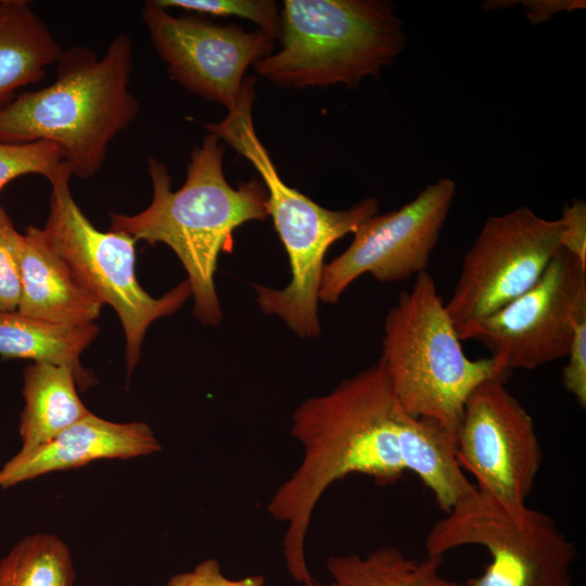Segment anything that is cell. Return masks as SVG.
I'll use <instances>...</instances> for the list:
<instances>
[{
	"label": "cell",
	"instance_id": "1",
	"mask_svg": "<svg viewBox=\"0 0 586 586\" xmlns=\"http://www.w3.org/2000/svg\"><path fill=\"white\" fill-rule=\"evenodd\" d=\"M291 434L303 457L272 494L267 511L285 524L283 558L297 583L314 578L305 545L316 506L347 475H368L386 486L410 472L444 513L474 488L457 461L455 440L435 423L409 415L378 362L329 393L303 400L292 415Z\"/></svg>",
	"mask_w": 586,
	"mask_h": 586
},
{
	"label": "cell",
	"instance_id": "2",
	"mask_svg": "<svg viewBox=\"0 0 586 586\" xmlns=\"http://www.w3.org/2000/svg\"><path fill=\"white\" fill-rule=\"evenodd\" d=\"M220 141L208 132L191 151L186 181L176 191L166 164L150 157V205L133 215L110 213L111 230L136 241L164 243L174 251L188 275L193 315L206 327L217 326L222 318L214 279L219 254L231 251L238 227L269 217L262 181L228 183Z\"/></svg>",
	"mask_w": 586,
	"mask_h": 586
},
{
	"label": "cell",
	"instance_id": "3",
	"mask_svg": "<svg viewBox=\"0 0 586 586\" xmlns=\"http://www.w3.org/2000/svg\"><path fill=\"white\" fill-rule=\"evenodd\" d=\"M56 65L50 85L0 109V142L55 143L72 176L88 179L101 170L112 140L138 115L129 88L131 38L118 34L101 58L87 47H69Z\"/></svg>",
	"mask_w": 586,
	"mask_h": 586
},
{
	"label": "cell",
	"instance_id": "4",
	"mask_svg": "<svg viewBox=\"0 0 586 586\" xmlns=\"http://www.w3.org/2000/svg\"><path fill=\"white\" fill-rule=\"evenodd\" d=\"M255 78L244 80L243 94L227 117L205 129L231 145L259 174L267 191L268 213L289 257L291 281L283 289L253 284L256 303L266 315L281 318L302 339L321 333L318 293L324 256L329 247L379 213V202L367 198L347 209L332 211L315 203L297 189L288 186L257 137L252 106Z\"/></svg>",
	"mask_w": 586,
	"mask_h": 586
},
{
	"label": "cell",
	"instance_id": "5",
	"mask_svg": "<svg viewBox=\"0 0 586 586\" xmlns=\"http://www.w3.org/2000/svg\"><path fill=\"white\" fill-rule=\"evenodd\" d=\"M378 364L403 408L435 423L455 441L471 392L487 379H502L489 357L466 356L426 270L388 310Z\"/></svg>",
	"mask_w": 586,
	"mask_h": 586
},
{
	"label": "cell",
	"instance_id": "6",
	"mask_svg": "<svg viewBox=\"0 0 586 586\" xmlns=\"http://www.w3.org/2000/svg\"><path fill=\"white\" fill-rule=\"evenodd\" d=\"M395 11L387 0H285L281 49L257 62L255 72L285 88H354L403 51Z\"/></svg>",
	"mask_w": 586,
	"mask_h": 586
},
{
	"label": "cell",
	"instance_id": "7",
	"mask_svg": "<svg viewBox=\"0 0 586 586\" xmlns=\"http://www.w3.org/2000/svg\"><path fill=\"white\" fill-rule=\"evenodd\" d=\"M476 545L491 557L483 573L466 586H573L574 543L546 512L508 508L474 489L429 530L425 555Z\"/></svg>",
	"mask_w": 586,
	"mask_h": 586
},
{
	"label": "cell",
	"instance_id": "8",
	"mask_svg": "<svg viewBox=\"0 0 586 586\" xmlns=\"http://www.w3.org/2000/svg\"><path fill=\"white\" fill-rule=\"evenodd\" d=\"M71 177L66 173L51 183L49 214L41 229L81 285L118 315L129 377L151 323L180 309L192 290L188 280L157 298L143 290L136 276L137 241L119 231L97 229L72 196Z\"/></svg>",
	"mask_w": 586,
	"mask_h": 586
},
{
	"label": "cell",
	"instance_id": "9",
	"mask_svg": "<svg viewBox=\"0 0 586 586\" xmlns=\"http://www.w3.org/2000/svg\"><path fill=\"white\" fill-rule=\"evenodd\" d=\"M562 224L527 207L488 217L466 254L446 311L461 341L530 290L560 247Z\"/></svg>",
	"mask_w": 586,
	"mask_h": 586
},
{
	"label": "cell",
	"instance_id": "10",
	"mask_svg": "<svg viewBox=\"0 0 586 586\" xmlns=\"http://www.w3.org/2000/svg\"><path fill=\"white\" fill-rule=\"evenodd\" d=\"M586 317V267L559 247L539 280L480 323L472 339L491 352L506 381L568 356L576 322Z\"/></svg>",
	"mask_w": 586,
	"mask_h": 586
},
{
	"label": "cell",
	"instance_id": "11",
	"mask_svg": "<svg viewBox=\"0 0 586 586\" xmlns=\"http://www.w3.org/2000/svg\"><path fill=\"white\" fill-rule=\"evenodd\" d=\"M505 382L487 379L468 396L455 451L479 491L517 509L527 505L542 468L543 449L531 415Z\"/></svg>",
	"mask_w": 586,
	"mask_h": 586
},
{
	"label": "cell",
	"instance_id": "12",
	"mask_svg": "<svg viewBox=\"0 0 586 586\" xmlns=\"http://www.w3.org/2000/svg\"><path fill=\"white\" fill-rule=\"evenodd\" d=\"M456 193L450 178L428 184L397 211L375 214L354 233L349 246L324 264L318 298L336 303L358 277L395 282L425 271Z\"/></svg>",
	"mask_w": 586,
	"mask_h": 586
},
{
	"label": "cell",
	"instance_id": "13",
	"mask_svg": "<svg viewBox=\"0 0 586 586\" xmlns=\"http://www.w3.org/2000/svg\"><path fill=\"white\" fill-rule=\"evenodd\" d=\"M141 15L170 77L228 111L242 98L246 69L270 55L276 40L262 29L246 31L235 24L177 17L154 0L144 3Z\"/></svg>",
	"mask_w": 586,
	"mask_h": 586
},
{
	"label": "cell",
	"instance_id": "14",
	"mask_svg": "<svg viewBox=\"0 0 586 586\" xmlns=\"http://www.w3.org/2000/svg\"><path fill=\"white\" fill-rule=\"evenodd\" d=\"M161 449L149 424L113 422L90 412L50 442L29 451H18L8 460L0 468V487L77 469L100 459H130Z\"/></svg>",
	"mask_w": 586,
	"mask_h": 586
},
{
	"label": "cell",
	"instance_id": "15",
	"mask_svg": "<svg viewBox=\"0 0 586 586\" xmlns=\"http://www.w3.org/2000/svg\"><path fill=\"white\" fill-rule=\"evenodd\" d=\"M18 255V313L69 326L92 323L99 317L103 305L76 279L42 229L29 226L20 234Z\"/></svg>",
	"mask_w": 586,
	"mask_h": 586
},
{
	"label": "cell",
	"instance_id": "16",
	"mask_svg": "<svg viewBox=\"0 0 586 586\" xmlns=\"http://www.w3.org/2000/svg\"><path fill=\"white\" fill-rule=\"evenodd\" d=\"M63 51L27 1H0V109L15 90L40 80Z\"/></svg>",
	"mask_w": 586,
	"mask_h": 586
},
{
	"label": "cell",
	"instance_id": "17",
	"mask_svg": "<svg viewBox=\"0 0 586 586\" xmlns=\"http://www.w3.org/2000/svg\"><path fill=\"white\" fill-rule=\"evenodd\" d=\"M23 378L20 451L40 447L90 413L79 398L76 373L71 366L33 362L24 370Z\"/></svg>",
	"mask_w": 586,
	"mask_h": 586
},
{
	"label": "cell",
	"instance_id": "18",
	"mask_svg": "<svg viewBox=\"0 0 586 586\" xmlns=\"http://www.w3.org/2000/svg\"><path fill=\"white\" fill-rule=\"evenodd\" d=\"M98 333L94 322L69 326L28 317L17 310L0 313V355L71 366L77 385L86 390L94 378L81 367L80 355Z\"/></svg>",
	"mask_w": 586,
	"mask_h": 586
},
{
	"label": "cell",
	"instance_id": "19",
	"mask_svg": "<svg viewBox=\"0 0 586 586\" xmlns=\"http://www.w3.org/2000/svg\"><path fill=\"white\" fill-rule=\"evenodd\" d=\"M444 556L407 557L392 546L367 555H339L327 561L328 585L314 578L303 586H459L442 573Z\"/></svg>",
	"mask_w": 586,
	"mask_h": 586
},
{
	"label": "cell",
	"instance_id": "20",
	"mask_svg": "<svg viewBox=\"0 0 586 586\" xmlns=\"http://www.w3.org/2000/svg\"><path fill=\"white\" fill-rule=\"evenodd\" d=\"M74 583L71 551L55 535L26 536L0 561V586H74Z\"/></svg>",
	"mask_w": 586,
	"mask_h": 586
},
{
	"label": "cell",
	"instance_id": "21",
	"mask_svg": "<svg viewBox=\"0 0 586 586\" xmlns=\"http://www.w3.org/2000/svg\"><path fill=\"white\" fill-rule=\"evenodd\" d=\"M65 173L71 170L62 149L55 143L44 140L0 142V191L23 175H41L51 183Z\"/></svg>",
	"mask_w": 586,
	"mask_h": 586
},
{
	"label": "cell",
	"instance_id": "22",
	"mask_svg": "<svg viewBox=\"0 0 586 586\" xmlns=\"http://www.w3.org/2000/svg\"><path fill=\"white\" fill-rule=\"evenodd\" d=\"M162 8L216 16H238L252 21L275 39H279L281 14L272 0H154Z\"/></svg>",
	"mask_w": 586,
	"mask_h": 586
},
{
	"label": "cell",
	"instance_id": "23",
	"mask_svg": "<svg viewBox=\"0 0 586 586\" xmlns=\"http://www.w3.org/2000/svg\"><path fill=\"white\" fill-rule=\"evenodd\" d=\"M20 232L0 206V313L15 311L21 298Z\"/></svg>",
	"mask_w": 586,
	"mask_h": 586
},
{
	"label": "cell",
	"instance_id": "24",
	"mask_svg": "<svg viewBox=\"0 0 586 586\" xmlns=\"http://www.w3.org/2000/svg\"><path fill=\"white\" fill-rule=\"evenodd\" d=\"M566 357L568 362L562 371L563 386L584 409L586 407V317L575 324Z\"/></svg>",
	"mask_w": 586,
	"mask_h": 586
},
{
	"label": "cell",
	"instance_id": "25",
	"mask_svg": "<svg viewBox=\"0 0 586 586\" xmlns=\"http://www.w3.org/2000/svg\"><path fill=\"white\" fill-rule=\"evenodd\" d=\"M165 586H267L260 575H250L239 579L225 576L219 562L205 559L193 568L173 575Z\"/></svg>",
	"mask_w": 586,
	"mask_h": 586
},
{
	"label": "cell",
	"instance_id": "26",
	"mask_svg": "<svg viewBox=\"0 0 586 586\" xmlns=\"http://www.w3.org/2000/svg\"><path fill=\"white\" fill-rule=\"evenodd\" d=\"M562 224L560 246L573 254L586 267V204L574 199L566 203L559 218Z\"/></svg>",
	"mask_w": 586,
	"mask_h": 586
},
{
	"label": "cell",
	"instance_id": "27",
	"mask_svg": "<svg viewBox=\"0 0 586 586\" xmlns=\"http://www.w3.org/2000/svg\"><path fill=\"white\" fill-rule=\"evenodd\" d=\"M522 4L527 18L536 24L549 20L555 13L562 10L582 9L584 1H523Z\"/></svg>",
	"mask_w": 586,
	"mask_h": 586
}]
</instances>
